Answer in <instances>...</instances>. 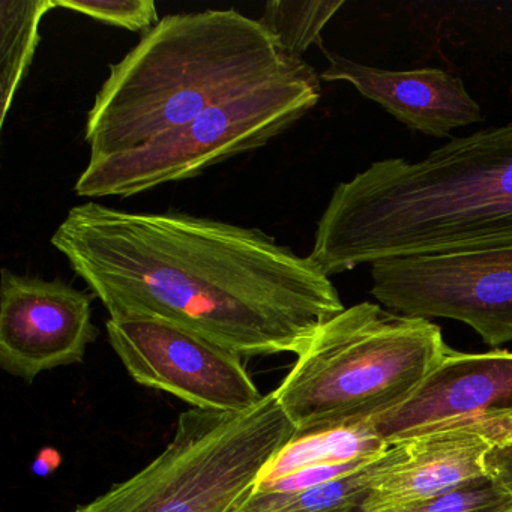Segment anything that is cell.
Segmentation results:
<instances>
[{"label":"cell","mask_w":512,"mask_h":512,"mask_svg":"<svg viewBox=\"0 0 512 512\" xmlns=\"http://www.w3.org/2000/svg\"><path fill=\"white\" fill-rule=\"evenodd\" d=\"M52 245L110 317L170 320L245 361L298 356L346 308L310 256L251 227L91 202L68 212Z\"/></svg>","instance_id":"cell-1"},{"label":"cell","mask_w":512,"mask_h":512,"mask_svg":"<svg viewBox=\"0 0 512 512\" xmlns=\"http://www.w3.org/2000/svg\"><path fill=\"white\" fill-rule=\"evenodd\" d=\"M512 244V121L424 160L385 158L335 188L310 257L326 275L377 260Z\"/></svg>","instance_id":"cell-2"},{"label":"cell","mask_w":512,"mask_h":512,"mask_svg":"<svg viewBox=\"0 0 512 512\" xmlns=\"http://www.w3.org/2000/svg\"><path fill=\"white\" fill-rule=\"evenodd\" d=\"M259 20L236 10L173 14L143 35L95 95L89 161L139 148L215 104L298 67Z\"/></svg>","instance_id":"cell-3"},{"label":"cell","mask_w":512,"mask_h":512,"mask_svg":"<svg viewBox=\"0 0 512 512\" xmlns=\"http://www.w3.org/2000/svg\"><path fill=\"white\" fill-rule=\"evenodd\" d=\"M449 350L431 320L361 302L320 326L275 397L298 433L367 424L412 398Z\"/></svg>","instance_id":"cell-4"},{"label":"cell","mask_w":512,"mask_h":512,"mask_svg":"<svg viewBox=\"0 0 512 512\" xmlns=\"http://www.w3.org/2000/svg\"><path fill=\"white\" fill-rule=\"evenodd\" d=\"M295 434L274 391L245 412L187 410L157 458L73 512H227Z\"/></svg>","instance_id":"cell-5"},{"label":"cell","mask_w":512,"mask_h":512,"mask_svg":"<svg viewBox=\"0 0 512 512\" xmlns=\"http://www.w3.org/2000/svg\"><path fill=\"white\" fill-rule=\"evenodd\" d=\"M320 100V76L301 62L283 76L215 104L190 124L139 148L89 161L79 197H131L187 181L229 158L256 151L289 130Z\"/></svg>","instance_id":"cell-6"},{"label":"cell","mask_w":512,"mask_h":512,"mask_svg":"<svg viewBox=\"0 0 512 512\" xmlns=\"http://www.w3.org/2000/svg\"><path fill=\"white\" fill-rule=\"evenodd\" d=\"M371 277L389 311L466 323L490 347L512 341V244L377 260Z\"/></svg>","instance_id":"cell-7"},{"label":"cell","mask_w":512,"mask_h":512,"mask_svg":"<svg viewBox=\"0 0 512 512\" xmlns=\"http://www.w3.org/2000/svg\"><path fill=\"white\" fill-rule=\"evenodd\" d=\"M107 335L128 374L140 385L181 398L193 409L238 413L263 395L247 361L209 338L160 317H110Z\"/></svg>","instance_id":"cell-8"},{"label":"cell","mask_w":512,"mask_h":512,"mask_svg":"<svg viewBox=\"0 0 512 512\" xmlns=\"http://www.w3.org/2000/svg\"><path fill=\"white\" fill-rule=\"evenodd\" d=\"M385 443L443 430H467L491 446L512 442V352L449 350L415 395L367 422Z\"/></svg>","instance_id":"cell-9"},{"label":"cell","mask_w":512,"mask_h":512,"mask_svg":"<svg viewBox=\"0 0 512 512\" xmlns=\"http://www.w3.org/2000/svg\"><path fill=\"white\" fill-rule=\"evenodd\" d=\"M0 367L32 383L44 371L79 364L98 337L94 295L64 281L0 277Z\"/></svg>","instance_id":"cell-10"},{"label":"cell","mask_w":512,"mask_h":512,"mask_svg":"<svg viewBox=\"0 0 512 512\" xmlns=\"http://www.w3.org/2000/svg\"><path fill=\"white\" fill-rule=\"evenodd\" d=\"M491 445L467 430H443L389 443L367 464L362 512L412 508L488 478Z\"/></svg>","instance_id":"cell-11"},{"label":"cell","mask_w":512,"mask_h":512,"mask_svg":"<svg viewBox=\"0 0 512 512\" xmlns=\"http://www.w3.org/2000/svg\"><path fill=\"white\" fill-rule=\"evenodd\" d=\"M329 67L320 74L325 82H346L362 97L418 133L448 137L455 128L482 121L479 104L458 77L437 68L392 71L356 64L326 53Z\"/></svg>","instance_id":"cell-12"},{"label":"cell","mask_w":512,"mask_h":512,"mask_svg":"<svg viewBox=\"0 0 512 512\" xmlns=\"http://www.w3.org/2000/svg\"><path fill=\"white\" fill-rule=\"evenodd\" d=\"M386 446L388 443L379 439L368 424L296 431L292 440L263 469L254 487H263L311 467L374 458Z\"/></svg>","instance_id":"cell-13"},{"label":"cell","mask_w":512,"mask_h":512,"mask_svg":"<svg viewBox=\"0 0 512 512\" xmlns=\"http://www.w3.org/2000/svg\"><path fill=\"white\" fill-rule=\"evenodd\" d=\"M55 0H0V125L28 74L40 43L43 17Z\"/></svg>","instance_id":"cell-14"},{"label":"cell","mask_w":512,"mask_h":512,"mask_svg":"<svg viewBox=\"0 0 512 512\" xmlns=\"http://www.w3.org/2000/svg\"><path fill=\"white\" fill-rule=\"evenodd\" d=\"M368 464V463H367ZM334 481L292 491L251 493L241 497L227 512H353L367 499V467Z\"/></svg>","instance_id":"cell-15"},{"label":"cell","mask_w":512,"mask_h":512,"mask_svg":"<svg viewBox=\"0 0 512 512\" xmlns=\"http://www.w3.org/2000/svg\"><path fill=\"white\" fill-rule=\"evenodd\" d=\"M344 5V0H271L259 22L287 55L302 58L313 44L322 47V31Z\"/></svg>","instance_id":"cell-16"},{"label":"cell","mask_w":512,"mask_h":512,"mask_svg":"<svg viewBox=\"0 0 512 512\" xmlns=\"http://www.w3.org/2000/svg\"><path fill=\"white\" fill-rule=\"evenodd\" d=\"M55 7L143 35L160 22L154 0H55Z\"/></svg>","instance_id":"cell-17"},{"label":"cell","mask_w":512,"mask_h":512,"mask_svg":"<svg viewBox=\"0 0 512 512\" xmlns=\"http://www.w3.org/2000/svg\"><path fill=\"white\" fill-rule=\"evenodd\" d=\"M391 512H512V496L485 478L430 502Z\"/></svg>","instance_id":"cell-18"},{"label":"cell","mask_w":512,"mask_h":512,"mask_svg":"<svg viewBox=\"0 0 512 512\" xmlns=\"http://www.w3.org/2000/svg\"><path fill=\"white\" fill-rule=\"evenodd\" d=\"M487 476L512 496V442L491 446L485 457Z\"/></svg>","instance_id":"cell-19"},{"label":"cell","mask_w":512,"mask_h":512,"mask_svg":"<svg viewBox=\"0 0 512 512\" xmlns=\"http://www.w3.org/2000/svg\"><path fill=\"white\" fill-rule=\"evenodd\" d=\"M62 463V455L58 449L55 448H43L35 458L34 464H32V470L35 475L46 476L52 475Z\"/></svg>","instance_id":"cell-20"}]
</instances>
